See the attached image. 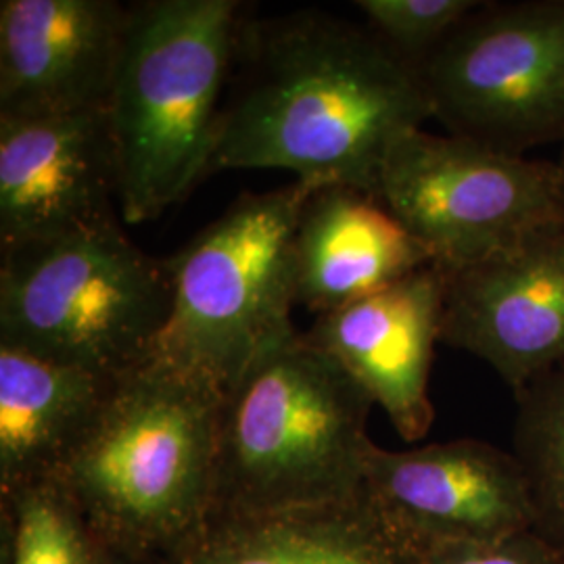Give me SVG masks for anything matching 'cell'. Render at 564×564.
<instances>
[{"mask_svg":"<svg viewBox=\"0 0 564 564\" xmlns=\"http://www.w3.org/2000/svg\"><path fill=\"white\" fill-rule=\"evenodd\" d=\"M384 203L351 186L312 188L295 230L297 303L323 316L431 265Z\"/></svg>","mask_w":564,"mask_h":564,"instance_id":"cell-14","label":"cell"},{"mask_svg":"<svg viewBox=\"0 0 564 564\" xmlns=\"http://www.w3.org/2000/svg\"><path fill=\"white\" fill-rule=\"evenodd\" d=\"M421 564H564V552L533 529L489 542L426 545Z\"/></svg>","mask_w":564,"mask_h":564,"instance_id":"cell-20","label":"cell"},{"mask_svg":"<svg viewBox=\"0 0 564 564\" xmlns=\"http://www.w3.org/2000/svg\"><path fill=\"white\" fill-rule=\"evenodd\" d=\"M364 487L384 517L424 550L538 529V506L514 452L481 440L391 452L372 445Z\"/></svg>","mask_w":564,"mask_h":564,"instance_id":"cell-9","label":"cell"},{"mask_svg":"<svg viewBox=\"0 0 564 564\" xmlns=\"http://www.w3.org/2000/svg\"><path fill=\"white\" fill-rule=\"evenodd\" d=\"M442 316L444 270L431 263L318 316L305 335L362 387L403 442L414 444L435 421L429 383Z\"/></svg>","mask_w":564,"mask_h":564,"instance_id":"cell-12","label":"cell"},{"mask_svg":"<svg viewBox=\"0 0 564 564\" xmlns=\"http://www.w3.org/2000/svg\"><path fill=\"white\" fill-rule=\"evenodd\" d=\"M170 312L167 262L120 223L0 247V345L120 377L153 354Z\"/></svg>","mask_w":564,"mask_h":564,"instance_id":"cell-5","label":"cell"},{"mask_svg":"<svg viewBox=\"0 0 564 564\" xmlns=\"http://www.w3.org/2000/svg\"><path fill=\"white\" fill-rule=\"evenodd\" d=\"M107 109L0 118V247L120 223Z\"/></svg>","mask_w":564,"mask_h":564,"instance_id":"cell-11","label":"cell"},{"mask_svg":"<svg viewBox=\"0 0 564 564\" xmlns=\"http://www.w3.org/2000/svg\"><path fill=\"white\" fill-rule=\"evenodd\" d=\"M97 564H151V563H141V561H132V558H126V556H120V554H113V552H107V550H102L101 554H99V563Z\"/></svg>","mask_w":564,"mask_h":564,"instance_id":"cell-21","label":"cell"},{"mask_svg":"<svg viewBox=\"0 0 564 564\" xmlns=\"http://www.w3.org/2000/svg\"><path fill=\"white\" fill-rule=\"evenodd\" d=\"M126 21L113 0H2L0 118L107 109Z\"/></svg>","mask_w":564,"mask_h":564,"instance_id":"cell-13","label":"cell"},{"mask_svg":"<svg viewBox=\"0 0 564 564\" xmlns=\"http://www.w3.org/2000/svg\"><path fill=\"white\" fill-rule=\"evenodd\" d=\"M419 74L449 134L519 155L564 147V0L484 2Z\"/></svg>","mask_w":564,"mask_h":564,"instance_id":"cell-8","label":"cell"},{"mask_svg":"<svg viewBox=\"0 0 564 564\" xmlns=\"http://www.w3.org/2000/svg\"><path fill=\"white\" fill-rule=\"evenodd\" d=\"M239 0L128 7L107 116L126 224L160 218L209 176L242 23Z\"/></svg>","mask_w":564,"mask_h":564,"instance_id":"cell-4","label":"cell"},{"mask_svg":"<svg viewBox=\"0 0 564 564\" xmlns=\"http://www.w3.org/2000/svg\"><path fill=\"white\" fill-rule=\"evenodd\" d=\"M517 400L514 454L538 506V531L564 552V368L531 384Z\"/></svg>","mask_w":564,"mask_h":564,"instance_id":"cell-18","label":"cell"},{"mask_svg":"<svg viewBox=\"0 0 564 564\" xmlns=\"http://www.w3.org/2000/svg\"><path fill=\"white\" fill-rule=\"evenodd\" d=\"M484 0H360L370 30L416 69Z\"/></svg>","mask_w":564,"mask_h":564,"instance_id":"cell-19","label":"cell"},{"mask_svg":"<svg viewBox=\"0 0 564 564\" xmlns=\"http://www.w3.org/2000/svg\"><path fill=\"white\" fill-rule=\"evenodd\" d=\"M241 82L224 102L209 174L289 170L377 197L384 160L433 118L419 69L372 30L324 13L241 23Z\"/></svg>","mask_w":564,"mask_h":564,"instance_id":"cell-1","label":"cell"},{"mask_svg":"<svg viewBox=\"0 0 564 564\" xmlns=\"http://www.w3.org/2000/svg\"><path fill=\"white\" fill-rule=\"evenodd\" d=\"M314 186L242 195L167 258L172 312L153 356L226 391L249 362L297 333L295 230Z\"/></svg>","mask_w":564,"mask_h":564,"instance_id":"cell-6","label":"cell"},{"mask_svg":"<svg viewBox=\"0 0 564 564\" xmlns=\"http://www.w3.org/2000/svg\"><path fill=\"white\" fill-rule=\"evenodd\" d=\"M423 550L356 496L286 510L212 517L202 535L163 564H421Z\"/></svg>","mask_w":564,"mask_h":564,"instance_id":"cell-15","label":"cell"},{"mask_svg":"<svg viewBox=\"0 0 564 564\" xmlns=\"http://www.w3.org/2000/svg\"><path fill=\"white\" fill-rule=\"evenodd\" d=\"M4 564H97L101 545L57 479L0 496Z\"/></svg>","mask_w":564,"mask_h":564,"instance_id":"cell-17","label":"cell"},{"mask_svg":"<svg viewBox=\"0 0 564 564\" xmlns=\"http://www.w3.org/2000/svg\"><path fill=\"white\" fill-rule=\"evenodd\" d=\"M118 377L0 345V496L55 479Z\"/></svg>","mask_w":564,"mask_h":564,"instance_id":"cell-16","label":"cell"},{"mask_svg":"<svg viewBox=\"0 0 564 564\" xmlns=\"http://www.w3.org/2000/svg\"><path fill=\"white\" fill-rule=\"evenodd\" d=\"M442 341L484 360L514 398L564 362V226L444 270Z\"/></svg>","mask_w":564,"mask_h":564,"instance_id":"cell-10","label":"cell"},{"mask_svg":"<svg viewBox=\"0 0 564 564\" xmlns=\"http://www.w3.org/2000/svg\"><path fill=\"white\" fill-rule=\"evenodd\" d=\"M372 405L305 333L265 347L224 391L209 519L362 491Z\"/></svg>","mask_w":564,"mask_h":564,"instance_id":"cell-3","label":"cell"},{"mask_svg":"<svg viewBox=\"0 0 564 564\" xmlns=\"http://www.w3.org/2000/svg\"><path fill=\"white\" fill-rule=\"evenodd\" d=\"M558 163H561V165H563V170H564V147H563V153H561V160H558Z\"/></svg>","mask_w":564,"mask_h":564,"instance_id":"cell-22","label":"cell"},{"mask_svg":"<svg viewBox=\"0 0 564 564\" xmlns=\"http://www.w3.org/2000/svg\"><path fill=\"white\" fill-rule=\"evenodd\" d=\"M223 395L153 354L118 377L55 477L102 550L163 564L202 535L214 502Z\"/></svg>","mask_w":564,"mask_h":564,"instance_id":"cell-2","label":"cell"},{"mask_svg":"<svg viewBox=\"0 0 564 564\" xmlns=\"http://www.w3.org/2000/svg\"><path fill=\"white\" fill-rule=\"evenodd\" d=\"M377 197L445 272L564 226V170L424 128L389 151Z\"/></svg>","mask_w":564,"mask_h":564,"instance_id":"cell-7","label":"cell"}]
</instances>
